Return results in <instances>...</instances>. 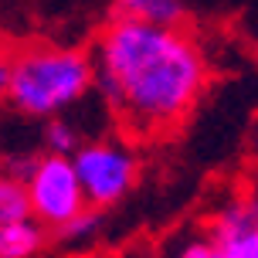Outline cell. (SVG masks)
Listing matches in <instances>:
<instances>
[{"mask_svg":"<svg viewBox=\"0 0 258 258\" xmlns=\"http://www.w3.org/2000/svg\"><path fill=\"white\" fill-rule=\"evenodd\" d=\"M95 89L119 129L156 140L190 116L207 82L201 48L183 27L116 17L92 44Z\"/></svg>","mask_w":258,"mask_h":258,"instance_id":"6da1fadb","label":"cell"},{"mask_svg":"<svg viewBox=\"0 0 258 258\" xmlns=\"http://www.w3.org/2000/svg\"><path fill=\"white\" fill-rule=\"evenodd\" d=\"M95 89L92 54L68 48H24L11 54V99L27 116H58Z\"/></svg>","mask_w":258,"mask_h":258,"instance_id":"7a4b0ae2","label":"cell"},{"mask_svg":"<svg viewBox=\"0 0 258 258\" xmlns=\"http://www.w3.org/2000/svg\"><path fill=\"white\" fill-rule=\"evenodd\" d=\"M24 187L31 197V214L48 228H61L64 221H72L85 207H92L85 187L78 180L75 160L61 153H48L34 160V170L24 180Z\"/></svg>","mask_w":258,"mask_h":258,"instance_id":"3957f363","label":"cell"},{"mask_svg":"<svg viewBox=\"0 0 258 258\" xmlns=\"http://www.w3.org/2000/svg\"><path fill=\"white\" fill-rule=\"evenodd\" d=\"M72 160L92 207H112L136 180V156L129 146H119V143L102 140L78 146Z\"/></svg>","mask_w":258,"mask_h":258,"instance_id":"277c9868","label":"cell"},{"mask_svg":"<svg viewBox=\"0 0 258 258\" xmlns=\"http://www.w3.org/2000/svg\"><path fill=\"white\" fill-rule=\"evenodd\" d=\"M44 241V224L34 214L0 224V258H31Z\"/></svg>","mask_w":258,"mask_h":258,"instance_id":"5b68a950","label":"cell"},{"mask_svg":"<svg viewBox=\"0 0 258 258\" xmlns=\"http://www.w3.org/2000/svg\"><path fill=\"white\" fill-rule=\"evenodd\" d=\"M116 17H133L146 24L180 27L183 24V4L180 0H116Z\"/></svg>","mask_w":258,"mask_h":258,"instance_id":"8992f818","label":"cell"},{"mask_svg":"<svg viewBox=\"0 0 258 258\" xmlns=\"http://www.w3.org/2000/svg\"><path fill=\"white\" fill-rule=\"evenodd\" d=\"M211 258H258V228H245V231H214Z\"/></svg>","mask_w":258,"mask_h":258,"instance_id":"52a82bcc","label":"cell"},{"mask_svg":"<svg viewBox=\"0 0 258 258\" xmlns=\"http://www.w3.org/2000/svg\"><path fill=\"white\" fill-rule=\"evenodd\" d=\"M31 214V197H27V187L11 173H0V224L14 218H24Z\"/></svg>","mask_w":258,"mask_h":258,"instance_id":"ba28073f","label":"cell"},{"mask_svg":"<svg viewBox=\"0 0 258 258\" xmlns=\"http://www.w3.org/2000/svg\"><path fill=\"white\" fill-rule=\"evenodd\" d=\"M61 241H82V238H92L99 231V211L95 207H85L82 214H75L72 221H64L61 228H54Z\"/></svg>","mask_w":258,"mask_h":258,"instance_id":"9c48e42d","label":"cell"},{"mask_svg":"<svg viewBox=\"0 0 258 258\" xmlns=\"http://www.w3.org/2000/svg\"><path fill=\"white\" fill-rule=\"evenodd\" d=\"M44 143H48V153H61V156H75L78 153V133L64 119H54L48 133H44Z\"/></svg>","mask_w":258,"mask_h":258,"instance_id":"30bf717a","label":"cell"},{"mask_svg":"<svg viewBox=\"0 0 258 258\" xmlns=\"http://www.w3.org/2000/svg\"><path fill=\"white\" fill-rule=\"evenodd\" d=\"M177 258H211V245H204V241H194V245H187Z\"/></svg>","mask_w":258,"mask_h":258,"instance_id":"8fae6325","label":"cell"}]
</instances>
